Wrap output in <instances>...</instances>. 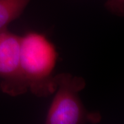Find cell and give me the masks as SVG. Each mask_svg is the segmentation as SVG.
Segmentation results:
<instances>
[{
    "label": "cell",
    "mask_w": 124,
    "mask_h": 124,
    "mask_svg": "<svg viewBox=\"0 0 124 124\" xmlns=\"http://www.w3.org/2000/svg\"><path fill=\"white\" fill-rule=\"evenodd\" d=\"M58 57L55 45L45 34L29 31L20 36L19 73L28 91L39 97L54 93L53 71Z\"/></svg>",
    "instance_id": "obj_1"
},
{
    "label": "cell",
    "mask_w": 124,
    "mask_h": 124,
    "mask_svg": "<svg viewBox=\"0 0 124 124\" xmlns=\"http://www.w3.org/2000/svg\"><path fill=\"white\" fill-rule=\"evenodd\" d=\"M57 89L46 116V124H97L101 120L99 112H89L84 106L79 93L85 87L81 77L69 73L55 76Z\"/></svg>",
    "instance_id": "obj_2"
},
{
    "label": "cell",
    "mask_w": 124,
    "mask_h": 124,
    "mask_svg": "<svg viewBox=\"0 0 124 124\" xmlns=\"http://www.w3.org/2000/svg\"><path fill=\"white\" fill-rule=\"evenodd\" d=\"M20 36L7 30L0 31V89L15 97L28 91L19 73Z\"/></svg>",
    "instance_id": "obj_3"
},
{
    "label": "cell",
    "mask_w": 124,
    "mask_h": 124,
    "mask_svg": "<svg viewBox=\"0 0 124 124\" xmlns=\"http://www.w3.org/2000/svg\"><path fill=\"white\" fill-rule=\"evenodd\" d=\"M31 0H0V31L19 18Z\"/></svg>",
    "instance_id": "obj_4"
},
{
    "label": "cell",
    "mask_w": 124,
    "mask_h": 124,
    "mask_svg": "<svg viewBox=\"0 0 124 124\" xmlns=\"http://www.w3.org/2000/svg\"><path fill=\"white\" fill-rule=\"evenodd\" d=\"M104 6L112 15L124 17V0H106Z\"/></svg>",
    "instance_id": "obj_5"
}]
</instances>
